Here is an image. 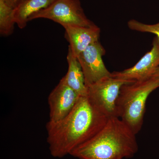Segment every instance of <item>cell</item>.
I'll list each match as a JSON object with an SVG mask.
<instances>
[{
    "mask_svg": "<svg viewBox=\"0 0 159 159\" xmlns=\"http://www.w3.org/2000/svg\"><path fill=\"white\" fill-rule=\"evenodd\" d=\"M88 95L80 96L74 108L63 119L46 125L47 142L51 155L62 158L97 134L109 119Z\"/></svg>",
    "mask_w": 159,
    "mask_h": 159,
    "instance_id": "cell-1",
    "label": "cell"
},
{
    "mask_svg": "<svg viewBox=\"0 0 159 159\" xmlns=\"http://www.w3.org/2000/svg\"><path fill=\"white\" fill-rule=\"evenodd\" d=\"M136 135L119 117H110L97 134L70 155L80 159L131 158L138 150Z\"/></svg>",
    "mask_w": 159,
    "mask_h": 159,
    "instance_id": "cell-2",
    "label": "cell"
},
{
    "mask_svg": "<svg viewBox=\"0 0 159 159\" xmlns=\"http://www.w3.org/2000/svg\"><path fill=\"white\" fill-rule=\"evenodd\" d=\"M159 87V78L152 77L122 86L117 102L119 118L137 134L144 122L148 96Z\"/></svg>",
    "mask_w": 159,
    "mask_h": 159,
    "instance_id": "cell-3",
    "label": "cell"
},
{
    "mask_svg": "<svg viewBox=\"0 0 159 159\" xmlns=\"http://www.w3.org/2000/svg\"><path fill=\"white\" fill-rule=\"evenodd\" d=\"M38 18L51 20L63 27L96 25L86 16L79 0H56L48 8L32 15L29 22Z\"/></svg>",
    "mask_w": 159,
    "mask_h": 159,
    "instance_id": "cell-4",
    "label": "cell"
},
{
    "mask_svg": "<svg viewBox=\"0 0 159 159\" xmlns=\"http://www.w3.org/2000/svg\"><path fill=\"white\" fill-rule=\"evenodd\" d=\"M127 83L110 76L87 87V95L108 118L118 117L117 102L122 86Z\"/></svg>",
    "mask_w": 159,
    "mask_h": 159,
    "instance_id": "cell-5",
    "label": "cell"
},
{
    "mask_svg": "<svg viewBox=\"0 0 159 159\" xmlns=\"http://www.w3.org/2000/svg\"><path fill=\"white\" fill-rule=\"evenodd\" d=\"M105 53V49L99 41L91 44L77 56L87 87L104 77L111 76V73L106 68L102 61V56Z\"/></svg>",
    "mask_w": 159,
    "mask_h": 159,
    "instance_id": "cell-6",
    "label": "cell"
},
{
    "mask_svg": "<svg viewBox=\"0 0 159 159\" xmlns=\"http://www.w3.org/2000/svg\"><path fill=\"white\" fill-rule=\"evenodd\" d=\"M159 67V41L156 36L152 48L133 66L119 72H114L111 76L128 82H134L152 77Z\"/></svg>",
    "mask_w": 159,
    "mask_h": 159,
    "instance_id": "cell-7",
    "label": "cell"
},
{
    "mask_svg": "<svg viewBox=\"0 0 159 159\" xmlns=\"http://www.w3.org/2000/svg\"><path fill=\"white\" fill-rule=\"evenodd\" d=\"M80 97L66 83L62 77L48 97L50 109L49 122H57L67 116Z\"/></svg>",
    "mask_w": 159,
    "mask_h": 159,
    "instance_id": "cell-8",
    "label": "cell"
},
{
    "mask_svg": "<svg viewBox=\"0 0 159 159\" xmlns=\"http://www.w3.org/2000/svg\"><path fill=\"white\" fill-rule=\"evenodd\" d=\"M65 37L69 42V48L77 57L93 43L99 41L100 29L97 25L90 27L65 26Z\"/></svg>",
    "mask_w": 159,
    "mask_h": 159,
    "instance_id": "cell-9",
    "label": "cell"
},
{
    "mask_svg": "<svg viewBox=\"0 0 159 159\" xmlns=\"http://www.w3.org/2000/svg\"><path fill=\"white\" fill-rule=\"evenodd\" d=\"M68 69L66 74L63 77L66 83L75 91L80 96L87 95V87L82 67L77 57L68 49L67 56Z\"/></svg>",
    "mask_w": 159,
    "mask_h": 159,
    "instance_id": "cell-10",
    "label": "cell"
},
{
    "mask_svg": "<svg viewBox=\"0 0 159 159\" xmlns=\"http://www.w3.org/2000/svg\"><path fill=\"white\" fill-rule=\"evenodd\" d=\"M56 0H24L13 9L15 23L23 29L27 26L32 15L48 8Z\"/></svg>",
    "mask_w": 159,
    "mask_h": 159,
    "instance_id": "cell-11",
    "label": "cell"
},
{
    "mask_svg": "<svg viewBox=\"0 0 159 159\" xmlns=\"http://www.w3.org/2000/svg\"><path fill=\"white\" fill-rule=\"evenodd\" d=\"M13 8L4 0H0V33L2 36L11 35L14 30Z\"/></svg>",
    "mask_w": 159,
    "mask_h": 159,
    "instance_id": "cell-12",
    "label": "cell"
},
{
    "mask_svg": "<svg viewBox=\"0 0 159 159\" xmlns=\"http://www.w3.org/2000/svg\"><path fill=\"white\" fill-rule=\"evenodd\" d=\"M127 25L129 29L134 31L155 34L159 41V22L154 25H148L133 19L129 21Z\"/></svg>",
    "mask_w": 159,
    "mask_h": 159,
    "instance_id": "cell-13",
    "label": "cell"
},
{
    "mask_svg": "<svg viewBox=\"0 0 159 159\" xmlns=\"http://www.w3.org/2000/svg\"><path fill=\"white\" fill-rule=\"evenodd\" d=\"M9 6L14 8L24 0H4Z\"/></svg>",
    "mask_w": 159,
    "mask_h": 159,
    "instance_id": "cell-14",
    "label": "cell"
},
{
    "mask_svg": "<svg viewBox=\"0 0 159 159\" xmlns=\"http://www.w3.org/2000/svg\"><path fill=\"white\" fill-rule=\"evenodd\" d=\"M152 76H155V77L159 78V67L156 70L155 72H154Z\"/></svg>",
    "mask_w": 159,
    "mask_h": 159,
    "instance_id": "cell-15",
    "label": "cell"
}]
</instances>
